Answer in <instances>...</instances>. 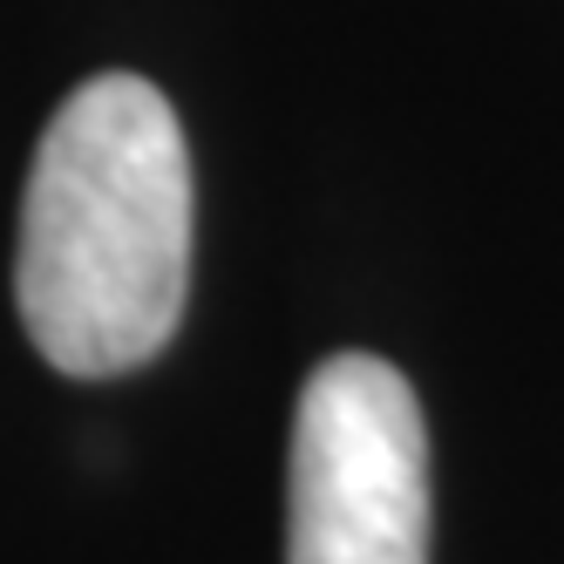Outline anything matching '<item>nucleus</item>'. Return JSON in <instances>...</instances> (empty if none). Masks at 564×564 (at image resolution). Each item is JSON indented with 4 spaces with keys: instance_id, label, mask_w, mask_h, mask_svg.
Returning a JSON list of instances; mask_svg holds the SVG:
<instances>
[{
    "instance_id": "1",
    "label": "nucleus",
    "mask_w": 564,
    "mask_h": 564,
    "mask_svg": "<svg viewBox=\"0 0 564 564\" xmlns=\"http://www.w3.org/2000/svg\"><path fill=\"white\" fill-rule=\"evenodd\" d=\"M191 293V150L143 75L83 83L34 143L14 300L62 375H123L164 354Z\"/></svg>"
},
{
    "instance_id": "2",
    "label": "nucleus",
    "mask_w": 564,
    "mask_h": 564,
    "mask_svg": "<svg viewBox=\"0 0 564 564\" xmlns=\"http://www.w3.org/2000/svg\"><path fill=\"white\" fill-rule=\"evenodd\" d=\"M286 564H429V429L381 354H334L300 388Z\"/></svg>"
}]
</instances>
